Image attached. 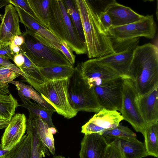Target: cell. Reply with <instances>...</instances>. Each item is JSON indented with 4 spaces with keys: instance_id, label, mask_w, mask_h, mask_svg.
Instances as JSON below:
<instances>
[{
    "instance_id": "1",
    "label": "cell",
    "mask_w": 158,
    "mask_h": 158,
    "mask_svg": "<svg viewBox=\"0 0 158 158\" xmlns=\"http://www.w3.org/2000/svg\"><path fill=\"white\" fill-rule=\"evenodd\" d=\"M79 14L89 58H99L114 53L110 38L98 18V13L87 0H74Z\"/></svg>"
},
{
    "instance_id": "2",
    "label": "cell",
    "mask_w": 158,
    "mask_h": 158,
    "mask_svg": "<svg viewBox=\"0 0 158 158\" xmlns=\"http://www.w3.org/2000/svg\"><path fill=\"white\" fill-rule=\"evenodd\" d=\"M128 77L139 97L158 85V49L150 43L138 46L135 50Z\"/></svg>"
},
{
    "instance_id": "3",
    "label": "cell",
    "mask_w": 158,
    "mask_h": 158,
    "mask_svg": "<svg viewBox=\"0 0 158 158\" xmlns=\"http://www.w3.org/2000/svg\"><path fill=\"white\" fill-rule=\"evenodd\" d=\"M48 28L77 54H87L86 44L77 34L63 0H50Z\"/></svg>"
},
{
    "instance_id": "4",
    "label": "cell",
    "mask_w": 158,
    "mask_h": 158,
    "mask_svg": "<svg viewBox=\"0 0 158 158\" xmlns=\"http://www.w3.org/2000/svg\"><path fill=\"white\" fill-rule=\"evenodd\" d=\"M22 35L24 42L20 46V52L39 68L55 66L73 67L60 50L46 45L26 28Z\"/></svg>"
},
{
    "instance_id": "5",
    "label": "cell",
    "mask_w": 158,
    "mask_h": 158,
    "mask_svg": "<svg viewBox=\"0 0 158 158\" xmlns=\"http://www.w3.org/2000/svg\"><path fill=\"white\" fill-rule=\"evenodd\" d=\"M69 94L72 108L77 111L97 113L102 108L94 88L91 87L82 76L80 65L74 67L69 78Z\"/></svg>"
},
{
    "instance_id": "6",
    "label": "cell",
    "mask_w": 158,
    "mask_h": 158,
    "mask_svg": "<svg viewBox=\"0 0 158 158\" xmlns=\"http://www.w3.org/2000/svg\"><path fill=\"white\" fill-rule=\"evenodd\" d=\"M68 86L69 78L48 81L41 85L39 94L58 114L70 119L75 116L78 112L71 105Z\"/></svg>"
},
{
    "instance_id": "7",
    "label": "cell",
    "mask_w": 158,
    "mask_h": 158,
    "mask_svg": "<svg viewBox=\"0 0 158 158\" xmlns=\"http://www.w3.org/2000/svg\"><path fill=\"white\" fill-rule=\"evenodd\" d=\"M138 96L132 80L124 78L120 113L123 120L128 122L137 132L143 133L147 126L140 112L137 103Z\"/></svg>"
},
{
    "instance_id": "8",
    "label": "cell",
    "mask_w": 158,
    "mask_h": 158,
    "mask_svg": "<svg viewBox=\"0 0 158 158\" xmlns=\"http://www.w3.org/2000/svg\"><path fill=\"white\" fill-rule=\"evenodd\" d=\"M157 27L153 15L144 16L141 19L124 26L111 27L108 33L110 37L118 39H126L144 37L153 38Z\"/></svg>"
},
{
    "instance_id": "9",
    "label": "cell",
    "mask_w": 158,
    "mask_h": 158,
    "mask_svg": "<svg viewBox=\"0 0 158 158\" xmlns=\"http://www.w3.org/2000/svg\"><path fill=\"white\" fill-rule=\"evenodd\" d=\"M124 78L119 77L94 87L98 102L102 108L121 111Z\"/></svg>"
},
{
    "instance_id": "10",
    "label": "cell",
    "mask_w": 158,
    "mask_h": 158,
    "mask_svg": "<svg viewBox=\"0 0 158 158\" xmlns=\"http://www.w3.org/2000/svg\"><path fill=\"white\" fill-rule=\"evenodd\" d=\"M123 120L121 113L117 110L101 108L81 127V132L85 134L97 133L116 127Z\"/></svg>"
},
{
    "instance_id": "11",
    "label": "cell",
    "mask_w": 158,
    "mask_h": 158,
    "mask_svg": "<svg viewBox=\"0 0 158 158\" xmlns=\"http://www.w3.org/2000/svg\"><path fill=\"white\" fill-rule=\"evenodd\" d=\"M81 73L91 87L100 85L108 81L120 77L96 58L82 62L80 65Z\"/></svg>"
},
{
    "instance_id": "12",
    "label": "cell",
    "mask_w": 158,
    "mask_h": 158,
    "mask_svg": "<svg viewBox=\"0 0 158 158\" xmlns=\"http://www.w3.org/2000/svg\"><path fill=\"white\" fill-rule=\"evenodd\" d=\"M15 7L19 17V22L25 28L33 32L35 36L46 45L61 51L60 45L62 41L48 28L41 25L21 9Z\"/></svg>"
},
{
    "instance_id": "13",
    "label": "cell",
    "mask_w": 158,
    "mask_h": 158,
    "mask_svg": "<svg viewBox=\"0 0 158 158\" xmlns=\"http://www.w3.org/2000/svg\"><path fill=\"white\" fill-rule=\"evenodd\" d=\"M0 19V43L10 44L15 36L22 35L19 17L13 5L9 4L5 6L4 14Z\"/></svg>"
},
{
    "instance_id": "14",
    "label": "cell",
    "mask_w": 158,
    "mask_h": 158,
    "mask_svg": "<svg viewBox=\"0 0 158 158\" xmlns=\"http://www.w3.org/2000/svg\"><path fill=\"white\" fill-rule=\"evenodd\" d=\"M109 143L102 135L85 134L81 143L79 158H106Z\"/></svg>"
},
{
    "instance_id": "15",
    "label": "cell",
    "mask_w": 158,
    "mask_h": 158,
    "mask_svg": "<svg viewBox=\"0 0 158 158\" xmlns=\"http://www.w3.org/2000/svg\"><path fill=\"white\" fill-rule=\"evenodd\" d=\"M27 120L23 114L17 113L5 128L1 139L4 149L11 148L18 143L26 131Z\"/></svg>"
},
{
    "instance_id": "16",
    "label": "cell",
    "mask_w": 158,
    "mask_h": 158,
    "mask_svg": "<svg viewBox=\"0 0 158 158\" xmlns=\"http://www.w3.org/2000/svg\"><path fill=\"white\" fill-rule=\"evenodd\" d=\"M110 16L112 21V27L124 26L138 21L144 16L139 14L130 8L112 0L104 9Z\"/></svg>"
},
{
    "instance_id": "17",
    "label": "cell",
    "mask_w": 158,
    "mask_h": 158,
    "mask_svg": "<svg viewBox=\"0 0 158 158\" xmlns=\"http://www.w3.org/2000/svg\"><path fill=\"white\" fill-rule=\"evenodd\" d=\"M158 85L148 93L139 97L137 103L147 126L158 122Z\"/></svg>"
},
{
    "instance_id": "18",
    "label": "cell",
    "mask_w": 158,
    "mask_h": 158,
    "mask_svg": "<svg viewBox=\"0 0 158 158\" xmlns=\"http://www.w3.org/2000/svg\"><path fill=\"white\" fill-rule=\"evenodd\" d=\"M134 50L115 52L96 58L100 62L113 69L120 77L124 78L128 77V72Z\"/></svg>"
},
{
    "instance_id": "19",
    "label": "cell",
    "mask_w": 158,
    "mask_h": 158,
    "mask_svg": "<svg viewBox=\"0 0 158 158\" xmlns=\"http://www.w3.org/2000/svg\"><path fill=\"white\" fill-rule=\"evenodd\" d=\"M110 143L119 149L124 158H142L148 156L144 143L136 138H116Z\"/></svg>"
},
{
    "instance_id": "20",
    "label": "cell",
    "mask_w": 158,
    "mask_h": 158,
    "mask_svg": "<svg viewBox=\"0 0 158 158\" xmlns=\"http://www.w3.org/2000/svg\"><path fill=\"white\" fill-rule=\"evenodd\" d=\"M21 100L23 103L19 104L18 106L23 107L29 111V116L27 121L40 117L48 125L49 127H55L52 118L53 114L56 112L55 109L51 110L43 108L37 103H33L31 100L23 99Z\"/></svg>"
},
{
    "instance_id": "21",
    "label": "cell",
    "mask_w": 158,
    "mask_h": 158,
    "mask_svg": "<svg viewBox=\"0 0 158 158\" xmlns=\"http://www.w3.org/2000/svg\"><path fill=\"white\" fill-rule=\"evenodd\" d=\"M10 83L15 86L18 92V94L21 100L32 99L43 108L51 110L55 109L31 85L19 81L13 80Z\"/></svg>"
},
{
    "instance_id": "22",
    "label": "cell",
    "mask_w": 158,
    "mask_h": 158,
    "mask_svg": "<svg viewBox=\"0 0 158 158\" xmlns=\"http://www.w3.org/2000/svg\"><path fill=\"white\" fill-rule=\"evenodd\" d=\"M26 131L31 139V158H42L45 156V154L49 156L47 148L43 145L39 136L35 118L27 121Z\"/></svg>"
},
{
    "instance_id": "23",
    "label": "cell",
    "mask_w": 158,
    "mask_h": 158,
    "mask_svg": "<svg viewBox=\"0 0 158 158\" xmlns=\"http://www.w3.org/2000/svg\"><path fill=\"white\" fill-rule=\"evenodd\" d=\"M31 138L27 133L7 152L5 158H31Z\"/></svg>"
},
{
    "instance_id": "24",
    "label": "cell",
    "mask_w": 158,
    "mask_h": 158,
    "mask_svg": "<svg viewBox=\"0 0 158 158\" xmlns=\"http://www.w3.org/2000/svg\"><path fill=\"white\" fill-rule=\"evenodd\" d=\"M143 135L148 156L158 157V122L147 126Z\"/></svg>"
},
{
    "instance_id": "25",
    "label": "cell",
    "mask_w": 158,
    "mask_h": 158,
    "mask_svg": "<svg viewBox=\"0 0 158 158\" xmlns=\"http://www.w3.org/2000/svg\"><path fill=\"white\" fill-rule=\"evenodd\" d=\"M37 22L48 28L50 0H27Z\"/></svg>"
},
{
    "instance_id": "26",
    "label": "cell",
    "mask_w": 158,
    "mask_h": 158,
    "mask_svg": "<svg viewBox=\"0 0 158 158\" xmlns=\"http://www.w3.org/2000/svg\"><path fill=\"white\" fill-rule=\"evenodd\" d=\"M74 69L73 67L39 68L40 72L45 82L68 78L73 73Z\"/></svg>"
},
{
    "instance_id": "27",
    "label": "cell",
    "mask_w": 158,
    "mask_h": 158,
    "mask_svg": "<svg viewBox=\"0 0 158 158\" xmlns=\"http://www.w3.org/2000/svg\"><path fill=\"white\" fill-rule=\"evenodd\" d=\"M19 104L17 100L10 93L8 95L0 93V119L10 122Z\"/></svg>"
},
{
    "instance_id": "28",
    "label": "cell",
    "mask_w": 158,
    "mask_h": 158,
    "mask_svg": "<svg viewBox=\"0 0 158 158\" xmlns=\"http://www.w3.org/2000/svg\"><path fill=\"white\" fill-rule=\"evenodd\" d=\"M35 119L39 138L43 145L48 149L51 153L55 156V148L53 135L49 131L48 125L40 118L38 117Z\"/></svg>"
},
{
    "instance_id": "29",
    "label": "cell",
    "mask_w": 158,
    "mask_h": 158,
    "mask_svg": "<svg viewBox=\"0 0 158 158\" xmlns=\"http://www.w3.org/2000/svg\"><path fill=\"white\" fill-rule=\"evenodd\" d=\"M67 13L81 40L85 43L81 21L74 0H63Z\"/></svg>"
},
{
    "instance_id": "30",
    "label": "cell",
    "mask_w": 158,
    "mask_h": 158,
    "mask_svg": "<svg viewBox=\"0 0 158 158\" xmlns=\"http://www.w3.org/2000/svg\"><path fill=\"white\" fill-rule=\"evenodd\" d=\"M110 38L113 48L115 53L135 50L138 46L139 40V37L126 39Z\"/></svg>"
},
{
    "instance_id": "31",
    "label": "cell",
    "mask_w": 158,
    "mask_h": 158,
    "mask_svg": "<svg viewBox=\"0 0 158 158\" xmlns=\"http://www.w3.org/2000/svg\"><path fill=\"white\" fill-rule=\"evenodd\" d=\"M102 135L107 139L118 138H136V134L126 126L119 124L116 127L103 132Z\"/></svg>"
},
{
    "instance_id": "32",
    "label": "cell",
    "mask_w": 158,
    "mask_h": 158,
    "mask_svg": "<svg viewBox=\"0 0 158 158\" xmlns=\"http://www.w3.org/2000/svg\"><path fill=\"white\" fill-rule=\"evenodd\" d=\"M20 75L10 69L0 65V82L10 83Z\"/></svg>"
},
{
    "instance_id": "33",
    "label": "cell",
    "mask_w": 158,
    "mask_h": 158,
    "mask_svg": "<svg viewBox=\"0 0 158 158\" xmlns=\"http://www.w3.org/2000/svg\"><path fill=\"white\" fill-rule=\"evenodd\" d=\"M9 1L10 4H12L15 6L20 8L37 21L35 15L27 2V0H9Z\"/></svg>"
},
{
    "instance_id": "34",
    "label": "cell",
    "mask_w": 158,
    "mask_h": 158,
    "mask_svg": "<svg viewBox=\"0 0 158 158\" xmlns=\"http://www.w3.org/2000/svg\"><path fill=\"white\" fill-rule=\"evenodd\" d=\"M99 20L104 31L108 33L109 29L112 27V21L108 14L104 11L98 13Z\"/></svg>"
},
{
    "instance_id": "35",
    "label": "cell",
    "mask_w": 158,
    "mask_h": 158,
    "mask_svg": "<svg viewBox=\"0 0 158 158\" xmlns=\"http://www.w3.org/2000/svg\"><path fill=\"white\" fill-rule=\"evenodd\" d=\"M61 51L63 53L66 57L73 66L75 63L76 56L74 55L72 51L68 46L67 44L62 41L60 44Z\"/></svg>"
},
{
    "instance_id": "36",
    "label": "cell",
    "mask_w": 158,
    "mask_h": 158,
    "mask_svg": "<svg viewBox=\"0 0 158 158\" xmlns=\"http://www.w3.org/2000/svg\"><path fill=\"white\" fill-rule=\"evenodd\" d=\"M106 158H124L119 149L110 143H109L107 148Z\"/></svg>"
},
{
    "instance_id": "37",
    "label": "cell",
    "mask_w": 158,
    "mask_h": 158,
    "mask_svg": "<svg viewBox=\"0 0 158 158\" xmlns=\"http://www.w3.org/2000/svg\"><path fill=\"white\" fill-rule=\"evenodd\" d=\"M10 44H6L0 48V57L8 60H13L15 55L12 52Z\"/></svg>"
},
{
    "instance_id": "38",
    "label": "cell",
    "mask_w": 158,
    "mask_h": 158,
    "mask_svg": "<svg viewBox=\"0 0 158 158\" xmlns=\"http://www.w3.org/2000/svg\"><path fill=\"white\" fill-rule=\"evenodd\" d=\"M13 60L15 65L19 68L23 64L24 62V59L22 54L20 53L18 55H14Z\"/></svg>"
},
{
    "instance_id": "39",
    "label": "cell",
    "mask_w": 158,
    "mask_h": 158,
    "mask_svg": "<svg viewBox=\"0 0 158 158\" xmlns=\"http://www.w3.org/2000/svg\"><path fill=\"white\" fill-rule=\"evenodd\" d=\"M12 41L15 44L20 46L24 42V38L22 35L16 36L14 37Z\"/></svg>"
},
{
    "instance_id": "40",
    "label": "cell",
    "mask_w": 158,
    "mask_h": 158,
    "mask_svg": "<svg viewBox=\"0 0 158 158\" xmlns=\"http://www.w3.org/2000/svg\"><path fill=\"white\" fill-rule=\"evenodd\" d=\"M0 93L5 94L10 93L8 84L0 82Z\"/></svg>"
},
{
    "instance_id": "41",
    "label": "cell",
    "mask_w": 158,
    "mask_h": 158,
    "mask_svg": "<svg viewBox=\"0 0 158 158\" xmlns=\"http://www.w3.org/2000/svg\"><path fill=\"white\" fill-rule=\"evenodd\" d=\"M10 45L11 49L15 55H18L20 53V46L15 44L12 41Z\"/></svg>"
},
{
    "instance_id": "42",
    "label": "cell",
    "mask_w": 158,
    "mask_h": 158,
    "mask_svg": "<svg viewBox=\"0 0 158 158\" xmlns=\"http://www.w3.org/2000/svg\"><path fill=\"white\" fill-rule=\"evenodd\" d=\"M13 147L6 149H4L3 148L2 144L0 143V157L5 156V155L6 154L7 152H8Z\"/></svg>"
},
{
    "instance_id": "43",
    "label": "cell",
    "mask_w": 158,
    "mask_h": 158,
    "mask_svg": "<svg viewBox=\"0 0 158 158\" xmlns=\"http://www.w3.org/2000/svg\"><path fill=\"white\" fill-rule=\"evenodd\" d=\"M9 122L0 119V130L5 129L8 126Z\"/></svg>"
},
{
    "instance_id": "44",
    "label": "cell",
    "mask_w": 158,
    "mask_h": 158,
    "mask_svg": "<svg viewBox=\"0 0 158 158\" xmlns=\"http://www.w3.org/2000/svg\"><path fill=\"white\" fill-rule=\"evenodd\" d=\"M9 4V0H0V9Z\"/></svg>"
},
{
    "instance_id": "45",
    "label": "cell",
    "mask_w": 158,
    "mask_h": 158,
    "mask_svg": "<svg viewBox=\"0 0 158 158\" xmlns=\"http://www.w3.org/2000/svg\"><path fill=\"white\" fill-rule=\"evenodd\" d=\"M49 131L53 135L55 134L57 132L55 127H50L48 128Z\"/></svg>"
},
{
    "instance_id": "46",
    "label": "cell",
    "mask_w": 158,
    "mask_h": 158,
    "mask_svg": "<svg viewBox=\"0 0 158 158\" xmlns=\"http://www.w3.org/2000/svg\"><path fill=\"white\" fill-rule=\"evenodd\" d=\"M53 158H69V157L66 158L61 156H54Z\"/></svg>"
},
{
    "instance_id": "47",
    "label": "cell",
    "mask_w": 158,
    "mask_h": 158,
    "mask_svg": "<svg viewBox=\"0 0 158 158\" xmlns=\"http://www.w3.org/2000/svg\"><path fill=\"white\" fill-rule=\"evenodd\" d=\"M6 44L2 43H0V48L5 45Z\"/></svg>"
},
{
    "instance_id": "48",
    "label": "cell",
    "mask_w": 158,
    "mask_h": 158,
    "mask_svg": "<svg viewBox=\"0 0 158 158\" xmlns=\"http://www.w3.org/2000/svg\"><path fill=\"white\" fill-rule=\"evenodd\" d=\"M0 158H5V156H2L0 157Z\"/></svg>"
}]
</instances>
